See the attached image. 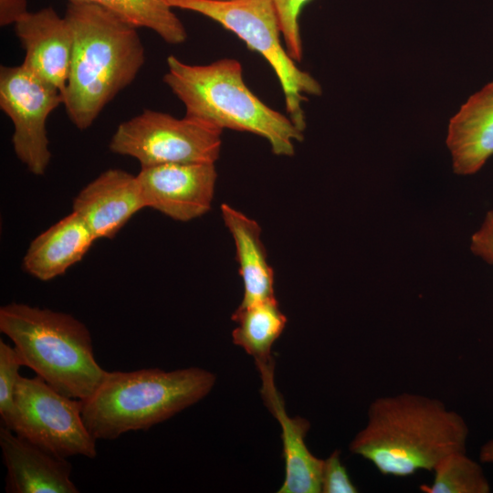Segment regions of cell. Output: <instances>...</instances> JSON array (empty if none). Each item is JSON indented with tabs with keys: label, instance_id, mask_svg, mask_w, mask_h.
Here are the masks:
<instances>
[{
	"label": "cell",
	"instance_id": "obj_1",
	"mask_svg": "<svg viewBox=\"0 0 493 493\" xmlns=\"http://www.w3.org/2000/svg\"><path fill=\"white\" fill-rule=\"evenodd\" d=\"M468 435L465 419L439 399L401 393L370 404L367 424L349 448L382 475L404 477L433 471L447 455L467 451Z\"/></svg>",
	"mask_w": 493,
	"mask_h": 493
},
{
	"label": "cell",
	"instance_id": "obj_2",
	"mask_svg": "<svg viewBox=\"0 0 493 493\" xmlns=\"http://www.w3.org/2000/svg\"><path fill=\"white\" fill-rule=\"evenodd\" d=\"M64 17L73 48L63 105L70 121L84 131L135 79L145 52L137 27L103 6L68 0Z\"/></svg>",
	"mask_w": 493,
	"mask_h": 493
},
{
	"label": "cell",
	"instance_id": "obj_3",
	"mask_svg": "<svg viewBox=\"0 0 493 493\" xmlns=\"http://www.w3.org/2000/svg\"><path fill=\"white\" fill-rule=\"evenodd\" d=\"M164 83L183 102L185 116L220 130L247 131L266 139L272 152L292 156L304 139L291 119L265 104L246 86L239 61L222 58L207 65L167 58Z\"/></svg>",
	"mask_w": 493,
	"mask_h": 493
},
{
	"label": "cell",
	"instance_id": "obj_4",
	"mask_svg": "<svg viewBox=\"0 0 493 493\" xmlns=\"http://www.w3.org/2000/svg\"><path fill=\"white\" fill-rule=\"evenodd\" d=\"M215 376L190 367L107 372L88 398L81 400L83 421L96 440H112L130 431L147 430L203 399Z\"/></svg>",
	"mask_w": 493,
	"mask_h": 493
},
{
	"label": "cell",
	"instance_id": "obj_5",
	"mask_svg": "<svg viewBox=\"0 0 493 493\" xmlns=\"http://www.w3.org/2000/svg\"><path fill=\"white\" fill-rule=\"evenodd\" d=\"M0 331L24 366L71 398L90 396L107 373L96 362L89 329L71 314L12 302L0 308Z\"/></svg>",
	"mask_w": 493,
	"mask_h": 493
},
{
	"label": "cell",
	"instance_id": "obj_6",
	"mask_svg": "<svg viewBox=\"0 0 493 493\" xmlns=\"http://www.w3.org/2000/svg\"><path fill=\"white\" fill-rule=\"evenodd\" d=\"M173 8L199 13L233 32L271 66L280 83L288 117L301 131L306 128L302 102L321 94L320 84L297 67L281 43L272 0H166Z\"/></svg>",
	"mask_w": 493,
	"mask_h": 493
},
{
	"label": "cell",
	"instance_id": "obj_7",
	"mask_svg": "<svg viewBox=\"0 0 493 493\" xmlns=\"http://www.w3.org/2000/svg\"><path fill=\"white\" fill-rule=\"evenodd\" d=\"M222 130L184 116L145 110L121 122L110 142L112 152L136 159L141 167L168 163H215Z\"/></svg>",
	"mask_w": 493,
	"mask_h": 493
},
{
	"label": "cell",
	"instance_id": "obj_8",
	"mask_svg": "<svg viewBox=\"0 0 493 493\" xmlns=\"http://www.w3.org/2000/svg\"><path fill=\"white\" fill-rule=\"evenodd\" d=\"M81 407V400L60 393L39 376L20 375L10 429L58 456L94 458L97 440L83 421Z\"/></svg>",
	"mask_w": 493,
	"mask_h": 493
},
{
	"label": "cell",
	"instance_id": "obj_9",
	"mask_svg": "<svg viewBox=\"0 0 493 493\" xmlns=\"http://www.w3.org/2000/svg\"><path fill=\"white\" fill-rule=\"evenodd\" d=\"M63 104L62 92L22 64L0 69V108L12 121V144L17 159L35 175L51 160L47 120Z\"/></svg>",
	"mask_w": 493,
	"mask_h": 493
},
{
	"label": "cell",
	"instance_id": "obj_10",
	"mask_svg": "<svg viewBox=\"0 0 493 493\" xmlns=\"http://www.w3.org/2000/svg\"><path fill=\"white\" fill-rule=\"evenodd\" d=\"M137 175L145 208L187 222L211 209L217 179L215 163L141 167Z\"/></svg>",
	"mask_w": 493,
	"mask_h": 493
},
{
	"label": "cell",
	"instance_id": "obj_11",
	"mask_svg": "<svg viewBox=\"0 0 493 493\" xmlns=\"http://www.w3.org/2000/svg\"><path fill=\"white\" fill-rule=\"evenodd\" d=\"M143 208L137 175L121 169L101 173L79 191L72 205L97 240L113 238Z\"/></svg>",
	"mask_w": 493,
	"mask_h": 493
},
{
	"label": "cell",
	"instance_id": "obj_12",
	"mask_svg": "<svg viewBox=\"0 0 493 493\" xmlns=\"http://www.w3.org/2000/svg\"><path fill=\"white\" fill-rule=\"evenodd\" d=\"M24 50L22 65L63 93L73 48L71 28L52 7L28 12L15 24Z\"/></svg>",
	"mask_w": 493,
	"mask_h": 493
},
{
	"label": "cell",
	"instance_id": "obj_13",
	"mask_svg": "<svg viewBox=\"0 0 493 493\" xmlns=\"http://www.w3.org/2000/svg\"><path fill=\"white\" fill-rule=\"evenodd\" d=\"M0 447L7 469L8 493H78L71 480L72 466L5 426Z\"/></svg>",
	"mask_w": 493,
	"mask_h": 493
},
{
	"label": "cell",
	"instance_id": "obj_14",
	"mask_svg": "<svg viewBox=\"0 0 493 493\" xmlns=\"http://www.w3.org/2000/svg\"><path fill=\"white\" fill-rule=\"evenodd\" d=\"M446 145L459 175L476 173L493 155V81L469 97L450 120Z\"/></svg>",
	"mask_w": 493,
	"mask_h": 493
},
{
	"label": "cell",
	"instance_id": "obj_15",
	"mask_svg": "<svg viewBox=\"0 0 493 493\" xmlns=\"http://www.w3.org/2000/svg\"><path fill=\"white\" fill-rule=\"evenodd\" d=\"M96 240L85 222L72 211L31 241L23 267L39 280H51L79 262Z\"/></svg>",
	"mask_w": 493,
	"mask_h": 493
},
{
	"label": "cell",
	"instance_id": "obj_16",
	"mask_svg": "<svg viewBox=\"0 0 493 493\" xmlns=\"http://www.w3.org/2000/svg\"><path fill=\"white\" fill-rule=\"evenodd\" d=\"M264 400L282 428L283 458L286 476L278 493L321 492L323 459L314 456L307 448L305 435L309 423L299 416H288L281 395L274 384V378L262 381Z\"/></svg>",
	"mask_w": 493,
	"mask_h": 493
},
{
	"label": "cell",
	"instance_id": "obj_17",
	"mask_svg": "<svg viewBox=\"0 0 493 493\" xmlns=\"http://www.w3.org/2000/svg\"><path fill=\"white\" fill-rule=\"evenodd\" d=\"M223 221L236 246L244 296L240 307L274 298V271L267 262L258 223L227 204L221 205Z\"/></svg>",
	"mask_w": 493,
	"mask_h": 493
},
{
	"label": "cell",
	"instance_id": "obj_18",
	"mask_svg": "<svg viewBox=\"0 0 493 493\" xmlns=\"http://www.w3.org/2000/svg\"><path fill=\"white\" fill-rule=\"evenodd\" d=\"M231 318L237 324L232 332L234 343L253 356L260 374L273 372L271 347L287 323L276 297L238 306Z\"/></svg>",
	"mask_w": 493,
	"mask_h": 493
},
{
	"label": "cell",
	"instance_id": "obj_19",
	"mask_svg": "<svg viewBox=\"0 0 493 493\" xmlns=\"http://www.w3.org/2000/svg\"><path fill=\"white\" fill-rule=\"evenodd\" d=\"M113 12L135 27H146L169 44L186 40V30L166 0H83Z\"/></svg>",
	"mask_w": 493,
	"mask_h": 493
},
{
	"label": "cell",
	"instance_id": "obj_20",
	"mask_svg": "<svg viewBox=\"0 0 493 493\" xmlns=\"http://www.w3.org/2000/svg\"><path fill=\"white\" fill-rule=\"evenodd\" d=\"M430 485L420 486L425 493H489L490 483L481 465L469 457L467 451L445 456L433 469Z\"/></svg>",
	"mask_w": 493,
	"mask_h": 493
},
{
	"label": "cell",
	"instance_id": "obj_21",
	"mask_svg": "<svg viewBox=\"0 0 493 493\" xmlns=\"http://www.w3.org/2000/svg\"><path fill=\"white\" fill-rule=\"evenodd\" d=\"M24 363L16 348L0 340V415L11 428L15 413V392Z\"/></svg>",
	"mask_w": 493,
	"mask_h": 493
},
{
	"label": "cell",
	"instance_id": "obj_22",
	"mask_svg": "<svg viewBox=\"0 0 493 493\" xmlns=\"http://www.w3.org/2000/svg\"><path fill=\"white\" fill-rule=\"evenodd\" d=\"M310 0H272L285 47L293 60L300 62L303 57L299 31V14Z\"/></svg>",
	"mask_w": 493,
	"mask_h": 493
},
{
	"label": "cell",
	"instance_id": "obj_23",
	"mask_svg": "<svg viewBox=\"0 0 493 493\" xmlns=\"http://www.w3.org/2000/svg\"><path fill=\"white\" fill-rule=\"evenodd\" d=\"M322 493H356L358 488L352 483L346 467L341 460L339 450L333 451L323 459L321 471Z\"/></svg>",
	"mask_w": 493,
	"mask_h": 493
},
{
	"label": "cell",
	"instance_id": "obj_24",
	"mask_svg": "<svg viewBox=\"0 0 493 493\" xmlns=\"http://www.w3.org/2000/svg\"><path fill=\"white\" fill-rule=\"evenodd\" d=\"M470 249L475 256L493 265V210L487 212L480 227L472 235Z\"/></svg>",
	"mask_w": 493,
	"mask_h": 493
},
{
	"label": "cell",
	"instance_id": "obj_25",
	"mask_svg": "<svg viewBox=\"0 0 493 493\" xmlns=\"http://www.w3.org/2000/svg\"><path fill=\"white\" fill-rule=\"evenodd\" d=\"M27 13L26 0H0L1 26L15 25Z\"/></svg>",
	"mask_w": 493,
	"mask_h": 493
},
{
	"label": "cell",
	"instance_id": "obj_26",
	"mask_svg": "<svg viewBox=\"0 0 493 493\" xmlns=\"http://www.w3.org/2000/svg\"><path fill=\"white\" fill-rule=\"evenodd\" d=\"M478 456L481 463L493 465V438L481 446Z\"/></svg>",
	"mask_w": 493,
	"mask_h": 493
},
{
	"label": "cell",
	"instance_id": "obj_27",
	"mask_svg": "<svg viewBox=\"0 0 493 493\" xmlns=\"http://www.w3.org/2000/svg\"><path fill=\"white\" fill-rule=\"evenodd\" d=\"M219 1H228V0H219Z\"/></svg>",
	"mask_w": 493,
	"mask_h": 493
}]
</instances>
